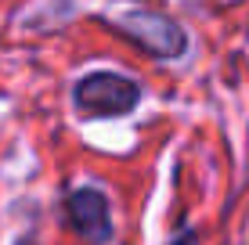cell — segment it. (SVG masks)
<instances>
[{
	"instance_id": "cell-1",
	"label": "cell",
	"mask_w": 249,
	"mask_h": 245,
	"mask_svg": "<svg viewBox=\"0 0 249 245\" xmlns=\"http://www.w3.org/2000/svg\"><path fill=\"white\" fill-rule=\"evenodd\" d=\"M137 83L119 72H90L76 83V108L83 115H123L137 105Z\"/></svg>"
},
{
	"instance_id": "cell-2",
	"label": "cell",
	"mask_w": 249,
	"mask_h": 245,
	"mask_svg": "<svg viewBox=\"0 0 249 245\" xmlns=\"http://www.w3.org/2000/svg\"><path fill=\"white\" fill-rule=\"evenodd\" d=\"M69 220H72V227L83 234L87 242L101 245L112 238V216H108V202L101 191L94 188H80L69 195Z\"/></svg>"
},
{
	"instance_id": "cell-3",
	"label": "cell",
	"mask_w": 249,
	"mask_h": 245,
	"mask_svg": "<svg viewBox=\"0 0 249 245\" xmlns=\"http://www.w3.org/2000/svg\"><path fill=\"white\" fill-rule=\"evenodd\" d=\"M137 22L141 25H126V29H130L144 47H152L156 54H177V50L184 47V36H181V29H177L174 22L156 18V15H141Z\"/></svg>"
},
{
	"instance_id": "cell-4",
	"label": "cell",
	"mask_w": 249,
	"mask_h": 245,
	"mask_svg": "<svg viewBox=\"0 0 249 245\" xmlns=\"http://www.w3.org/2000/svg\"><path fill=\"white\" fill-rule=\"evenodd\" d=\"M170 245H199V242H195V234L188 231V234H181V238H177V242H170Z\"/></svg>"
}]
</instances>
